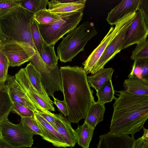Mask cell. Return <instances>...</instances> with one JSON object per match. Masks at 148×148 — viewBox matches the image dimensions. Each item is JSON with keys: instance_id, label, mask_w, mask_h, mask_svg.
Segmentation results:
<instances>
[{"instance_id": "25", "label": "cell", "mask_w": 148, "mask_h": 148, "mask_svg": "<svg viewBox=\"0 0 148 148\" xmlns=\"http://www.w3.org/2000/svg\"><path fill=\"white\" fill-rule=\"evenodd\" d=\"M33 18L38 25H41L51 24L61 19L60 14L52 12L47 9L35 13Z\"/></svg>"}, {"instance_id": "38", "label": "cell", "mask_w": 148, "mask_h": 148, "mask_svg": "<svg viewBox=\"0 0 148 148\" xmlns=\"http://www.w3.org/2000/svg\"><path fill=\"white\" fill-rule=\"evenodd\" d=\"M36 112L53 127L55 126V118L54 113H51L49 110H47L44 112L38 110Z\"/></svg>"}, {"instance_id": "42", "label": "cell", "mask_w": 148, "mask_h": 148, "mask_svg": "<svg viewBox=\"0 0 148 148\" xmlns=\"http://www.w3.org/2000/svg\"><path fill=\"white\" fill-rule=\"evenodd\" d=\"M7 39V37L3 33L0 26V40L2 42Z\"/></svg>"}, {"instance_id": "20", "label": "cell", "mask_w": 148, "mask_h": 148, "mask_svg": "<svg viewBox=\"0 0 148 148\" xmlns=\"http://www.w3.org/2000/svg\"><path fill=\"white\" fill-rule=\"evenodd\" d=\"M25 68L31 83L41 97L49 103L53 105V101L42 88L39 72L30 62L27 65Z\"/></svg>"}, {"instance_id": "18", "label": "cell", "mask_w": 148, "mask_h": 148, "mask_svg": "<svg viewBox=\"0 0 148 148\" xmlns=\"http://www.w3.org/2000/svg\"><path fill=\"white\" fill-rule=\"evenodd\" d=\"M86 0H52L48 2V10L60 14L83 11Z\"/></svg>"}, {"instance_id": "43", "label": "cell", "mask_w": 148, "mask_h": 148, "mask_svg": "<svg viewBox=\"0 0 148 148\" xmlns=\"http://www.w3.org/2000/svg\"><path fill=\"white\" fill-rule=\"evenodd\" d=\"M5 84V82H0V87Z\"/></svg>"}, {"instance_id": "1", "label": "cell", "mask_w": 148, "mask_h": 148, "mask_svg": "<svg viewBox=\"0 0 148 148\" xmlns=\"http://www.w3.org/2000/svg\"><path fill=\"white\" fill-rule=\"evenodd\" d=\"M62 92L68 109L67 119L78 123L85 119L90 106L95 102L87 74L82 67L61 66Z\"/></svg>"}, {"instance_id": "41", "label": "cell", "mask_w": 148, "mask_h": 148, "mask_svg": "<svg viewBox=\"0 0 148 148\" xmlns=\"http://www.w3.org/2000/svg\"><path fill=\"white\" fill-rule=\"evenodd\" d=\"M143 129L144 133L143 136L141 137L143 139L148 140V130L144 127Z\"/></svg>"}, {"instance_id": "7", "label": "cell", "mask_w": 148, "mask_h": 148, "mask_svg": "<svg viewBox=\"0 0 148 148\" xmlns=\"http://www.w3.org/2000/svg\"><path fill=\"white\" fill-rule=\"evenodd\" d=\"M29 61L39 72L42 86L49 96L54 97L56 91L62 92L61 76L58 66L53 69L48 66L36 53Z\"/></svg>"}, {"instance_id": "23", "label": "cell", "mask_w": 148, "mask_h": 148, "mask_svg": "<svg viewBox=\"0 0 148 148\" xmlns=\"http://www.w3.org/2000/svg\"><path fill=\"white\" fill-rule=\"evenodd\" d=\"M94 130L85 122L82 125H79L75 130L78 145L83 148H89Z\"/></svg>"}, {"instance_id": "22", "label": "cell", "mask_w": 148, "mask_h": 148, "mask_svg": "<svg viewBox=\"0 0 148 148\" xmlns=\"http://www.w3.org/2000/svg\"><path fill=\"white\" fill-rule=\"evenodd\" d=\"M105 110V105L97 102L93 103L90 107L84 122L95 129L97 125L103 120Z\"/></svg>"}, {"instance_id": "29", "label": "cell", "mask_w": 148, "mask_h": 148, "mask_svg": "<svg viewBox=\"0 0 148 148\" xmlns=\"http://www.w3.org/2000/svg\"><path fill=\"white\" fill-rule=\"evenodd\" d=\"M48 0H19L21 6L33 14L46 8Z\"/></svg>"}, {"instance_id": "33", "label": "cell", "mask_w": 148, "mask_h": 148, "mask_svg": "<svg viewBox=\"0 0 148 148\" xmlns=\"http://www.w3.org/2000/svg\"><path fill=\"white\" fill-rule=\"evenodd\" d=\"M20 6L19 0H0V17Z\"/></svg>"}, {"instance_id": "5", "label": "cell", "mask_w": 148, "mask_h": 148, "mask_svg": "<svg viewBox=\"0 0 148 148\" xmlns=\"http://www.w3.org/2000/svg\"><path fill=\"white\" fill-rule=\"evenodd\" d=\"M60 21L49 25H38L44 40L48 45H55L66 34L76 27L82 19L83 11L60 14Z\"/></svg>"}, {"instance_id": "2", "label": "cell", "mask_w": 148, "mask_h": 148, "mask_svg": "<svg viewBox=\"0 0 148 148\" xmlns=\"http://www.w3.org/2000/svg\"><path fill=\"white\" fill-rule=\"evenodd\" d=\"M109 133L134 136L143 129L148 118V96L117 92Z\"/></svg>"}, {"instance_id": "16", "label": "cell", "mask_w": 148, "mask_h": 148, "mask_svg": "<svg viewBox=\"0 0 148 148\" xmlns=\"http://www.w3.org/2000/svg\"><path fill=\"white\" fill-rule=\"evenodd\" d=\"M54 114L55 129L62 138L68 147H73L77 143L76 132L71 123L62 113Z\"/></svg>"}, {"instance_id": "13", "label": "cell", "mask_w": 148, "mask_h": 148, "mask_svg": "<svg viewBox=\"0 0 148 148\" xmlns=\"http://www.w3.org/2000/svg\"><path fill=\"white\" fill-rule=\"evenodd\" d=\"M140 0L122 1L108 13L106 20L112 26L128 15L138 10Z\"/></svg>"}, {"instance_id": "32", "label": "cell", "mask_w": 148, "mask_h": 148, "mask_svg": "<svg viewBox=\"0 0 148 148\" xmlns=\"http://www.w3.org/2000/svg\"><path fill=\"white\" fill-rule=\"evenodd\" d=\"M2 42L0 40V82L6 81L9 75L8 69L10 66L8 60L2 50Z\"/></svg>"}, {"instance_id": "6", "label": "cell", "mask_w": 148, "mask_h": 148, "mask_svg": "<svg viewBox=\"0 0 148 148\" xmlns=\"http://www.w3.org/2000/svg\"><path fill=\"white\" fill-rule=\"evenodd\" d=\"M34 135L21 122L14 124L7 118L0 123V138L12 146L31 147L33 143Z\"/></svg>"}, {"instance_id": "26", "label": "cell", "mask_w": 148, "mask_h": 148, "mask_svg": "<svg viewBox=\"0 0 148 148\" xmlns=\"http://www.w3.org/2000/svg\"><path fill=\"white\" fill-rule=\"evenodd\" d=\"M39 55L43 62L48 66L53 69L58 66V59L55 52L54 45H48L44 41L43 50Z\"/></svg>"}, {"instance_id": "27", "label": "cell", "mask_w": 148, "mask_h": 148, "mask_svg": "<svg viewBox=\"0 0 148 148\" xmlns=\"http://www.w3.org/2000/svg\"><path fill=\"white\" fill-rule=\"evenodd\" d=\"M114 91L112 80L108 82L97 91L96 95L98 98L97 102L103 105L111 102L115 97Z\"/></svg>"}, {"instance_id": "10", "label": "cell", "mask_w": 148, "mask_h": 148, "mask_svg": "<svg viewBox=\"0 0 148 148\" xmlns=\"http://www.w3.org/2000/svg\"><path fill=\"white\" fill-rule=\"evenodd\" d=\"M148 26L141 12L138 10L135 16L129 27L123 41L121 50L143 41L147 38Z\"/></svg>"}, {"instance_id": "11", "label": "cell", "mask_w": 148, "mask_h": 148, "mask_svg": "<svg viewBox=\"0 0 148 148\" xmlns=\"http://www.w3.org/2000/svg\"><path fill=\"white\" fill-rule=\"evenodd\" d=\"M135 15L130 18L120 29L110 42L90 73L93 75L104 68L105 65L121 51V47L126 31Z\"/></svg>"}, {"instance_id": "14", "label": "cell", "mask_w": 148, "mask_h": 148, "mask_svg": "<svg viewBox=\"0 0 148 148\" xmlns=\"http://www.w3.org/2000/svg\"><path fill=\"white\" fill-rule=\"evenodd\" d=\"M5 84L12 103L15 102L28 108L34 112L38 110L27 96L19 84L16 80L14 76L9 75Z\"/></svg>"}, {"instance_id": "35", "label": "cell", "mask_w": 148, "mask_h": 148, "mask_svg": "<svg viewBox=\"0 0 148 148\" xmlns=\"http://www.w3.org/2000/svg\"><path fill=\"white\" fill-rule=\"evenodd\" d=\"M135 61L139 66L141 77L148 78V59Z\"/></svg>"}, {"instance_id": "17", "label": "cell", "mask_w": 148, "mask_h": 148, "mask_svg": "<svg viewBox=\"0 0 148 148\" xmlns=\"http://www.w3.org/2000/svg\"><path fill=\"white\" fill-rule=\"evenodd\" d=\"M36 119L42 130V138L58 147H68L64 140L54 127L36 111L34 112Z\"/></svg>"}, {"instance_id": "9", "label": "cell", "mask_w": 148, "mask_h": 148, "mask_svg": "<svg viewBox=\"0 0 148 148\" xmlns=\"http://www.w3.org/2000/svg\"><path fill=\"white\" fill-rule=\"evenodd\" d=\"M136 12L131 14L115 24L112 26L108 33L104 37L99 45L92 51L86 60L83 63L84 69L86 74L90 73L106 47L117 33L121 27L132 17Z\"/></svg>"}, {"instance_id": "31", "label": "cell", "mask_w": 148, "mask_h": 148, "mask_svg": "<svg viewBox=\"0 0 148 148\" xmlns=\"http://www.w3.org/2000/svg\"><path fill=\"white\" fill-rule=\"evenodd\" d=\"M21 122L34 135H39L42 137L41 129L35 117V115L30 117H21Z\"/></svg>"}, {"instance_id": "3", "label": "cell", "mask_w": 148, "mask_h": 148, "mask_svg": "<svg viewBox=\"0 0 148 148\" xmlns=\"http://www.w3.org/2000/svg\"><path fill=\"white\" fill-rule=\"evenodd\" d=\"M33 15L21 6L18 7L0 17V26L7 39L28 43L38 53L30 27V20Z\"/></svg>"}, {"instance_id": "15", "label": "cell", "mask_w": 148, "mask_h": 148, "mask_svg": "<svg viewBox=\"0 0 148 148\" xmlns=\"http://www.w3.org/2000/svg\"><path fill=\"white\" fill-rule=\"evenodd\" d=\"M135 140L134 136L108 133L99 136L97 148H133Z\"/></svg>"}, {"instance_id": "4", "label": "cell", "mask_w": 148, "mask_h": 148, "mask_svg": "<svg viewBox=\"0 0 148 148\" xmlns=\"http://www.w3.org/2000/svg\"><path fill=\"white\" fill-rule=\"evenodd\" d=\"M93 23L85 21L63 37L57 48V57L61 62H71L80 52L84 51L88 42L97 34Z\"/></svg>"}, {"instance_id": "12", "label": "cell", "mask_w": 148, "mask_h": 148, "mask_svg": "<svg viewBox=\"0 0 148 148\" xmlns=\"http://www.w3.org/2000/svg\"><path fill=\"white\" fill-rule=\"evenodd\" d=\"M15 76L16 81L20 85L27 96L39 111L47 110L54 111L53 105L44 100L31 83L25 71V68H21Z\"/></svg>"}, {"instance_id": "30", "label": "cell", "mask_w": 148, "mask_h": 148, "mask_svg": "<svg viewBox=\"0 0 148 148\" xmlns=\"http://www.w3.org/2000/svg\"><path fill=\"white\" fill-rule=\"evenodd\" d=\"M130 58L134 61L148 59V39L137 43L132 52Z\"/></svg>"}, {"instance_id": "37", "label": "cell", "mask_w": 148, "mask_h": 148, "mask_svg": "<svg viewBox=\"0 0 148 148\" xmlns=\"http://www.w3.org/2000/svg\"><path fill=\"white\" fill-rule=\"evenodd\" d=\"M53 97L54 101V103L57 107L58 110L62 113L65 117H66L68 115V112L66 105L64 101L60 100L54 97Z\"/></svg>"}, {"instance_id": "21", "label": "cell", "mask_w": 148, "mask_h": 148, "mask_svg": "<svg viewBox=\"0 0 148 148\" xmlns=\"http://www.w3.org/2000/svg\"><path fill=\"white\" fill-rule=\"evenodd\" d=\"M114 69L112 68H104L92 75L87 76V80L90 87L96 91L108 82L112 80Z\"/></svg>"}, {"instance_id": "19", "label": "cell", "mask_w": 148, "mask_h": 148, "mask_svg": "<svg viewBox=\"0 0 148 148\" xmlns=\"http://www.w3.org/2000/svg\"><path fill=\"white\" fill-rule=\"evenodd\" d=\"M125 80L123 90L131 94L148 96V78L140 79L134 75Z\"/></svg>"}, {"instance_id": "28", "label": "cell", "mask_w": 148, "mask_h": 148, "mask_svg": "<svg viewBox=\"0 0 148 148\" xmlns=\"http://www.w3.org/2000/svg\"><path fill=\"white\" fill-rule=\"evenodd\" d=\"M30 27L33 43L37 52L40 55L43 50V43L45 41L40 32L38 24L34 19L33 16L30 20Z\"/></svg>"}, {"instance_id": "34", "label": "cell", "mask_w": 148, "mask_h": 148, "mask_svg": "<svg viewBox=\"0 0 148 148\" xmlns=\"http://www.w3.org/2000/svg\"><path fill=\"white\" fill-rule=\"evenodd\" d=\"M12 111L19 115L21 117H30L34 116V111L15 102L12 103Z\"/></svg>"}, {"instance_id": "36", "label": "cell", "mask_w": 148, "mask_h": 148, "mask_svg": "<svg viewBox=\"0 0 148 148\" xmlns=\"http://www.w3.org/2000/svg\"><path fill=\"white\" fill-rule=\"evenodd\" d=\"M138 10L140 11L148 26V0H140Z\"/></svg>"}, {"instance_id": "40", "label": "cell", "mask_w": 148, "mask_h": 148, "mask_svg": "<svg viewBox=\"0 0 148 148\" xmlns=\"http://www.w3.org/2000/svg\"><path fill=\"white\" fill-rule=\"evenodd\" d=\"M0 148H19L11 146L0 138Z\"/></svg>"}, {"instance_id": "39", "label": "cell", "mask_w": 148, "mask_h": 148, "mask_svg": "<svg viewBox=\"0 0 148 148\" xmlns=\"http://www.w3.org/2000/svg\"><path fill=\"white\" fill-rule=\"evenodd\" d=\"M133 148H148V140L143 139L141 137L135 140Z\"/></svg>"}, {"instance_id": "8", "label": "cell", "mask_w": 148, "mask_h": 148, "mask_svg": "<svg viewBox=\"0 0 148 148\" xmlns=\"http://www.w3.org/2000/svg\"><path fill=\"white\" fill-rule=\"evenodd\" d=\"M2 50L12 67L20 66L38 53L28 43L8 39L2 42Z\"/></svg>"}, {"instance_id": "24", "label": "cell", "mask_w": 148, "mask_h": 148, "mask_svg": "<svg viewBox=\"0 0 148 148\" xmlns=\"http://www.w3.org/2000/svg\"><path fill=\"white\" fill-rule=\"evenodd\" d=\"M12 103L5 84L0 87V123L7 118L12 110Z\"/></svg>"}]
</instances>
